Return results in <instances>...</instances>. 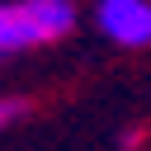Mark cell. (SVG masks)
Returning <instances> with one entry per match:
<instances>
[{"label": "cell", "instance_id": "obj_1", "mask_svg": "<svg viewBox=\"0 0 151 151\" xmlns=\"http://www.w3.org/2000/svg\"><path fill=\"white\" fill-rule=\"evenodd\" d=\"M80 24L76 0H0V52H33L71 38Z\"/></svg>", "mask_w": 151, "mask_h": 151}, {"label": "cell", "instance_id": "obj_2", "mask_svg": "<svg viewBox=\"0 0 151 151\" xmlns=\"http://www.w3.org/2000/svg\"><path fill=\"white\" fill-rule=\"evenodd\" d=\"M94 28L127 52L151 47V0H94Z\"/></svg>", "mask_w": 151, "mask_h": 151}, {"label": "cell", "instance_id": "obj_3", "mask_svg": "<svg viewBox=\"0 0 151 151\" xmlns=\"http://www.w3.org/2000/svg\"><path fill=\"white\" fill-rule=\"evenodd\" d=\"M19 113H24V104H19V99H0V127H5V123H14Z\"/></svg>", "mask_w": 151, "mask_h": 151}]
</instances>
